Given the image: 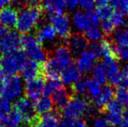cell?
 Wrapping results in <instances>:
<instances>
[{"mask_svg": "<svg viewBox=\"0 0 128 127\" xmlns=\"http://www.w3.org/2000/svg\"><path fill=\"white\" fill-rule=\"evenodd\" d=\"M21 11L16 28L20 34L25 35L36 26L44 10L43 6H40L22 9Z\"/></svg>", "mask_w": 128, "mask_h": 127, "instance_id": "1", "label": "cell"}, {"mask_svg": "<svg viewBox=\"0 0 128 127\" xmlns=\"http://www.w3.org/2000/svg\"><path fill=\"white\" fill-rule=\"evenodd\" d=\"M26 59L25 52L23 49H19L0 56V66L2 68L6 77L14 75L19 74Z\"/></svg>", "mask_w": 128, "mask_h": 127, "instance_id": "2", "label": "cell"}, {"mask_svg": "<svg viewBox=\"0 0 128 127\" xmlns=\"http://www.w3.org/2000/svg\"><path fill=\"white\" fill-rule=\"evenodd\" d=\"M22 49L29 58L42 63L45 62L49 56L48 53L44 50L42 45L36 41V38L30 36L23 35Z\"/></svg>", "mask_w": 128, "mask_h": 127, "instance_id": "3", "label": "cell"}, {"mask_svg": "<svg viewBox=\"0 0 128 127\" xmlns=\"http://www.w3.org/2000/svg\"><path fill=\"white\" fill-rule=\"evenodd\" d=\"M87 105L88 103L85 99L80 98L73 94L72 97L63 109L62 113L66 118L76 120L85 113Z\"/></svg>", "mask_w": 128, "mask_h": 127, "instance_id": "4", "label": "cell"}, {"mask_svg": "<svg viewBox=\"0 0 128 127\" xmlns=\"http://www.w3.org/2000/svg\"><path fill=\"white\" fill-rule=\"evenodd\" d=\"M23 35L15 31H10L4 37L0 40V51L2 54L22 49Z\"/></svg>", "mask_w": 128, "mask_h": 127, "instance_id": "5", "label": "cell"}, {"mask_svg": "<svg viewBox=\"0 0 128 127\" xmlns=\"http://www.w3.org/2000/svg\"><path fill=\"white\" fill-rule=\"evenodd\" d=\"M45 81L46 79L44 76H38L36 78L27 80L24 88V95L26 97L29 98L33 102L41 97L45 88Z\"/></svg>", "mask_w": 128, "mask_h": 127, "instance_id": "6", "label": "cell"}, {"mask_svg": "<svg viewBox=\"0 0 128 127\" xmlns=\"http://www.w3.org/2000/svg\"><path fill=\"white\" fill-rule=\"evenodd\" d=\"M5 88L2 97L8 101L16 98L21 92V78L19 74L8 76L4 79Z\"/></svg>", "mask_w": 128, "mask_h": 127, "instance_id": "7", "label": "cell"}, {"mask_svg": "<svg viewBox=\"0 0 128 127\" xmlns=\"http://www.w3.org/2000/svg\"><path fill=\"white\" fill-rule=\"evenodd\" d=\"M118 61V60L115 58L108 57V58H105V59H104L103 65L106 70V77L109 79L110 85L120 87V71Z\"/></svg>", "mask_w": 128, "mask_h": 127, "instance_id": "8", "label": "cell"}, {"mask_svg": "<svg viewBox=\"0 0 128 127\" xmlns=\"http://www.w3.org/2000/svg\"><path fill=\"white\" fill-rule=\"evenodd\" d=\"M66 44L69 48L70 53L74 55L80 54L89 46V41L86 38L84 34L76 32L70 34L68 38L66 39Z\"/></svg>", "mask_w": 128, "mask_h": 127, "instance_id": "9", "label": "cell"}, {"mask_svg": "<svg viewBox=\"0 0 128 127\" xmlns=\"http://www.w3.org/2000/svg\"><path fill=\"white\" fill-rule=\"evenodd\" d=\"M43 65L44 63L36 62L31 58H27L20 70L23 77L27 81L38 76H44Z\"/></svg>", "mask_w": 128, "mask_h": 127, "instance_id": "10", "label": "cell"}, {"mask_svg": "<svg viewBox=\"0 0 128 127\" xmlns=\"http://www.w3.org/2000/svg\"><path fill=\"white\" fill-rule=\"evenodd\" d=\"M51 24L55 29L56 32L63 39H67L70 36L69 19L66 15H51L50 17Z\"/></svg>", "mask_w": 128, "mask_h": 127, "instance_id": "11", "label": "cell"}, {"mask_svg": "<svg viewBox=\"0 0 128 127\" xmlns=\"http://www.w3.org/2000/svg\"><path fill=\"white\" fill-rule=\"evenodd\" d=\"M61 68L57 60L49 55L43 65V75L48 80H60Z\"/></svg>", "mask_w": 128, "mask_h": 127, "instance_id": "12", "label": "cell"}, {"mask_svg": "<svg viewBox=\"0 0 128 127\" xmlns=\"http://www.w3.org/2000/svg\"><path fill=\"white\" fill-rule=\"evenodd\" d=\"M72 96L73 94L70 93L64 87L54 92L51 94V99L54 109L58 110V111L62 113L63 109L65 108V106L69 102L70 98L72 97Z\"/></svg>", "mask_w": 128, "mask_h": 127, "instance_id": "13", "label": "cell"}, {"mask_svg": "<svg viewBox=\"0 0 128 127\" xmlns=\"http://www.w3.org/2000/svg\"><path fill=\"white\" fill-rule=\"evenodd\" d=\"M96 57L90 51H84L79 54L76 60V66L81 73H87L94 67Z\"/></svg>", "mask_w": 128, "mask_h": 127, "instance_id": "14", "label": "cell"}, {"mask_svg": "<svg viewBox=\"0 0 128 127\" xmlns=\"http://www.w3.org/2000/svg\"><path fill=\"white\" fill-rule=\"evenodd\" d=\"M81 79V72L73 61L61 72V79L65 84H72Z\"/></svg>", "mask_w": 128, "mask_h": 127, "instance_id": "15", "label": "cell"}, {"mask_svg": "<svg viewBox=\"0 0 128 127\" xmlns=\"http://www.w3.org/2000/svg\"><path fill=\"white\" fill-rule=\"evenodd\" d=\"M114 96V92L110 84H107L103 87L100 94L94 98V105L97 109H99L100 112L102 113L106 105L109 103Z\"/></svg>", "mask_w": 128, "mask_h": 127, "instance_id": "16", "label": "cell"}, {"mask_svg": "<svg viewBox=\"0 0 128 127\" xmlns=\"http://www.w3.org/2000/svg\"><path fill=\"white\" fill-rule=\"evenodd\" d=\"M61 121L62 113L57 109L41 114L42 127H58Z\"/></svg>", "mask_w": 128, "mask_h": 127, "instance_id": "17", "label": "cell"}, {"mask_svg": "<svg viewBox=\"0 0 128 127\" xmlns=\"http://www.w3.org/2000/svg\"><path fill=\"white\" fill-rule=\"evenodd\" d=\"M18 20V13L16 9L4 6L0 9V22L8 27H16Z\"/></svg>", "mask_w": 128, "mask_h": 127, "instance_id": "18", "label": "cell"}, {"mask_svg": "<svg viewBox=\"0 0 128 127\" xmlns=\"http://www.w3.org/2000/svg\"><path fill=\"white\" fill-rule=\"evenodd\" d=\"M54 56L57 62L62 68L66 67L72 62V53L66 45H61L56 47L54 49Z\"/></svg>", "mask_w": 128, "mask_h": 127, "instance_id": "19", "label": "cell"}, {"mask_svg": "<svg viewBox=\"0 0 128 127\" xmlns=\"http://www.w3.org/2000/svg\"><path fill=\"white\" fill-rule=\"evenodd\" d=\"M56 36V31L52 24H46L38 29L36 32V40L40 45H43L46 41L53 40Z\"/></svg>", "mask_w": 128, "mask_h": 127, "instance_id": "20", "label": "cell"}, {"mask_svg": "<svg viewBox=\"0 0 128 127\" xmlns=\"http://www.w3.org/2000/svg\"><path fill=\"white\" fill-rule=\"evenodd\" d=\"M35 112L38 114H43V113H49L52 111L54 107V104L52 99L49 97V96H42L39 97L36 101L33 102Z\"/></svg>", "mask_w": 128, "mask_h": 127, "instance_id": "21", "label": "cell"}, {"mask_svg": "<svg viewBox=\"0 0 128 127\" xmlns=\"http://www.w3.org/2000/svg\"><path fill=\"white\" fill-rule=\"evenodd\" d=\"M20 122L21 118L20 114L15 109H12V111L8 117L0 121V124L2 127H18Z\"/></svg>", "mask_w": 128, "mask_h": 127, "instance_id": "22", "label": "cell"}, {"mask_svg": "<svg viewBox=\"0 0 128 127\" xmlns=\"http://www.w3.org/2000/svg\"><path fill=\"white\" fill-rule=\"evenodd\" d=\"M42 6L44 11H47L50 15L63 14V8L58 4L57 0H44Z\"/></svg>", "mask_w": 128, "mask_h": 127, "instance_id": "23", "label": "cell"}, {"mask_svg": "<svg viewBox=\"0 0 128 127\" xmlns=\"http://www.w3.org/2000/svg\"><path fill=\"white\" fill-rule=\"evenodd\" d=\"M73 22L75 24V26L80 31H86L87 29L90 28L86 14H84L82 11H76L73 16Z\"/></svg>", "mask_w": 128, "mask_h": 127, "instance_id": "24", "label": "cell"}, {"mask_svg": "<svg viewBox=\"0 0 128 127\" xmlns=\"http://www.w3.org/2000/svg\"><path fill=\"white\" fill-rule=\"evenodd\" d=\"M93 79H96L97 82L100 83V84H105L107 79L106 70L104 67L103 63L98 62L97 64L93 67L92 71Z\"/></svg>", "mask_w": 128, "mask_h": 127, "instance_id": "25", "label": "cell"}, {"mask_svg": "<svg viewBox=\"0 0 128 127\" xmlns=\"http://www.w3.org/2000/svg\"><path fill=\"white\" fill-rule=\"evenodd\" d=\"M87 83V92H88L90 96L92 98H96L100 94L102 88H100V83H98L93 78L88 79L86 80Z\"/></svg>", "mask_w": 128, "mask_h": 127, "instance_id": "26", "label": "cell"}, {"mask_svg": "<svg viewBox=\"0 0 128 127\" xmlns=\"http://www.w3.org/2000/svg\"><path fill=\"white\" fill-rule=\"evenodd\" d=\"M123 111H124V106L122 105V103L118 101L117 99L116 100L112 99L106 105L102 113H104L106 112H108V113H118V114H122Z\"/></svg>", "mask_w": 128, "mask_h": 127, "instance_id": "27", "label": "cell"}, {"mask_svg": "<svg viewBox=\"0 0 128 127\" xmlns=\"http://www.w3.org/2000/svg\"><path fill=\"white\" fill-rule=\"evenodd\" d=\"M100 47H102V54L105 56V58L112 57V58H117V57L115 55V52H114V45L112 41H110L107 39H104L100 41Z\"/></svg>", "mask_w": 128, "mask_h": 127, "instance_id": "28", "label": "cell"}, {"mask_svg": "<svg viewBox=\"0 0 128 127\" xmlns=\"http://www.w3.org/2000/svg\"><path fill=\"white\" fill-rule=\"evenodd\" d=\"M72 91L74 95H84L87 92L86 79H80L72 84Z\"/></svg>", "mask_w": 128, "mask_h": 127, "instance_id": "29", "label": "cell"}, {"mask_svg": "<svg viewBox=\"0 0 128 127\" xmlns=\"http://www.w3.org/2000/svg\"><path fill=\"white\" fill-rule=\"evenodd\" d=\"M63 86L60 80H49V82L46 83L43 93L45 96H50L56 90L61 88Z\"/></svg>", "mask_w": 128, "mask_h": 127, "instance_id": "30", "label": "cell"}, {"mask_svg": "<svg viewBox=\"0 0 128 127\" xmlns=\"http://www.w3.org/2000/svg\"><path fill=\"white\" fill-rule=\"evenodd\" d=\"M114 96H116L117 100L122 103V105L128 108V91L126 88L123 87H118L114 93Z\"/></svg>", "mask_w": 128, "mask_h": 127, "instance_id": "31", "label": "cell"}, {"mask_svg": "<svg viewBox=\"0 0 128 127\" xmlns=\"http://www.w3.org/2000/svg\"><path fill=\"white\" fill-rule=\"evenodd\" d=\"M114 11V9L111 6L106 5L102 6H97L96 9V14L98 15L100 19L102 20H107L108 19L110 18L111 15Z\"/></svg>", "mask_w": 128, "mask_h": 127, "instance_id": "32", "label": "cell"}, {"mask_svg": "<svg viewBox=\"0 0 128 127\" xmlns=\"http://www.w3.org/2000/svg\"><path fill=\"white\" fill-rule=\"evenodd\" d=\"M84 36L88 40V41H96L102 39V33L96 27H91L86 30Z\"/></svg>", "mask_w": 128, "mask_h": 127, "instance_id": "33", "label": "cell"}, {"mask_svg": "<svg viewBox=\"0 0 128 127\" xmlns=\"http://www.w3.org/2000/svg\"><path fill=\"white\" fill-rule=\"evenodd\" d=\"M12 105L9 101L3 97H0V121L8 117L12 111Z\"/></svg>", "mask_w": 128, "mask_h": 127, "instance_id": "34", "label": "cell"}, {"mask_svg": "<svg viewBox=\"0 0 128 127\" xmlns=\"http://www.w3.org/2000/svg\"><path fill=\"white\" fill-rule=\"evenodd\" d=\"M110 20L113 23V24L115 27H119V26H127L128 22H126V20L124 19L123 14L122 12H120L118 11H114L112 15H111Z\"/></svg>", "mask_w": 128, "mask_h": 127, "instance_id": "35", "label": "cell"}, {"mask_svg": "<svg viewBox=\"0 0 128 127\" xmlns=\"http://www.w3.org/2000/svg\"><path fill=\"white\" fill-rule=\"evenodd\" d=\"M106 114V121L108 125L111 126H118L122 123V114L113 113H104Z\"/></svg>", "mask_w": 128, "mask_h": 127, "instance_id": "36", "label": "cell"}, {"mask_svg": "<svg viewBox=\"0 0 128 127\" xmlns=\"http://www.w3.org/2000/svg\"><path fill=\"white\" fill-rule=\"evenodd\" d=\"M16 6L19 8L25 9L28 7H33V6H42V0H16Z\"/></svg>", "mask_w": 128, "mask_h": 127, "instance_id": "37", "label": "cell"}, {"mask_svg": "<svg viewBox=\"0 0 128 127\" xmlns=\"http://www.w3.org/2000/svg\"><path fill=\"white\" fill-rule=\"evenodd\" d=\"M114 45V52L118 60H123L128 61V44L123 46H117Z\"/></svg>", "mask_w": 128, "mask_h": 127, "instance_id": "38", "label": "cell"}, {"mask_svg": "<svg viewBox=\"0 0 128 127\" xmlns=\"http://www.w3.org/2000/svg\"><path fill=\"white\" fill-rule=\"evenodd\" d=\"M112 42L117 46H123L128 44V40L126 38L125 33L118 30V31H116L114 32V39Z\"/></svg>", "mask_w": 128, "mask_h": 127, "instance_id": "39", "label": "cell"}, {"mask_svg": "<svg viewBox=\"0 0 128 127\" xmlns=\"http://www.w3.org/2000/svg\"><path fill=\"white\" fill-rule=\"evenodd\" d=\"M86 16L88 19V21L89 23L90 28L91 27H97L100 24V19L97 15L96 12L93 11L92 10L88 11L86 13Z\"/></svg>", "mask_w": 128, "mask_h": 127, "instance_id": "40", "label": "cell"}, {"mask_svg": "<svg viewBox=\"0 0 128 127\" xmlns=\"http://www.w3.org/2000/svg\"><path fill=\"white\" fill-rule=\"evenodd\" d=\"M115 28V26L113 24V23L110 20H103V23L102 24V29L103 33L106 36H110L113 34V32Z\"/></svg>", "mask_w": 128, "mask_h": 127, "instance_id": "41", "label": "cell"}, {"mask_svg": "<svg viewBox=\"0 0 128 127\" xmlns=\"http://www.w3.org/2000/svg\"><path fill=\"white\" fill-rule=\"evenodd\" d=\"M89 49H90V52L92 53L93 54L95 55L96 58L97 60H99L103 56L102 47H100V43L96 42V41H93L92 43H91V44H90Z\"/></svg>", "mask_w": 128, "mask_h": 127, "instance_id": "42", "label": "cell"}, {"mask_svg": "<svg viewBox=\"0 0 128 127\" xmlns=\"http://www.w3.org/2000/svg\"><path fill=\"white\" fill-rule=\"evenodd\" d=\"M79 3L81 8L85 11H91L95 6V0H79Z\"/></svg>", "mask_w": 128, "mask_h": 127, "instance_id": "43", "label": "cell"}, {"mask_svg": "<svg viewBox=\"0 0 128 127\" xmlns=\"http://www.w3.org/2000/svg\"><path fill=\"white\" fill-rule=\"evenodd\" d=\"M58 127H76L75 120L70 119V118H64L62 119L60 122V124Z\"/></svg>", "mask_w": 128, "mask_h": 127, "instance_id": "44", "label": "cell"}, {"mask_svg": "<svg viewBox=\"0 0 128 127\" xmlns=\"http://www.w3.org/2000/svg\"><path fill=\"white\" fill-rule=\"evenodd\" d=\"M10 28L8 26L4 25L3 24H0V39H2V37L8 34V33L10 32Z\"/></svg>", "mask_w": 128, "mask_h": 127, "instance_id": "45", "label": "cell"}, {"mask_svg": "<svg viewBox=\"0 0 128 127\" xmlns=\"http://www.w3.org/2000/svg\"><path fill=\"white\" fill-rule=\"evenodd\" d=\"M65 2H66V5L67 6V7L72 10V9L76 8L77 6L79 0H65Z\"/></svg>", "mask_w": 128, "mask_h": 127, "instance_id": "46", "label": "cell"}, {"mask_svg": "<svg viewBox=\"0 0 128 127\" xmlns=\"http://www.w3.org/2000/svg\"><path fill=\"white\" fill-rule=\"evenodd\" d=\"M92 127H108L107 122L104 121L103 119H96L95 122H94V125Z\"/></svg>", "mask_w": 128, "mask_h": 127, "instance_id": "47", "label": "cell"}, {"mask_svg": "<svg viewBox=\"0 0 128 127\" xmlns=\"http://www.w3.org/2000/svg\"><path fill=\"white\" fill-rule=\"evenodd\" d=\"M121 2L122 0H110V6H112L113 9H115L116 11H119L121 6Z\"/></svg>", "mask_w": 128, "mask_h": 127, "instance_id": "48", "label": "cell"}, {"mask_svg": "<svg viewBox=\"0 0 128 127\" xmlns=\"http://www.w3.org/2000/svg\"><path fill=\"white\" fill-rule=\"evenodd\" d=\"M110 2V0H95V3L97 6H102L108 5V3Z\"/></svg>", "mask_w": 128, "mask_h": 127, "instance_id": "49", "label": "cell"}, {"mask_svg": "<svg viewBox=\"0 0 128 127\" xmlns=\"http://www.w3.org/2000/svg\"><path fill=\"white\" fill-rule=\"evenodd\" d=\"M4 88H5V82L4 79H0V97H2L3 95V92H4Z\"/></svg>", "mask_w": 128, "mask_h": 127, "instance_id": "50", "label": "cell"}, {"mask_svg": "<svg viewBox=\"0 0 128 127\" xmlns=\"http://www.w3.org/2000/svg\"><path fill=\"white\" fill-rule=\"evenodd\" d=\"M11 1L12 0H0V8H2L6 5H8Z\"/></svg>", "mask_w": 128, "mask_h": 127, "instance_id": "51", "label": "cell"}, {"mask_svg": "<svg viewBox=\"0 0 128 127\" xmlns=\"http://www.w3.org/2000/svg\"><path fill=\"white\" fill-rule=\"evenodd\" d=\"M6 78V75H5V73L4 71H3V70L2 68L0 66V79H4Z\"/></svg>", "mask_w": 128, "mask_h": 127, "instance_id": "52", "label": "cell"}, {"mask_svg": "<svg viewBox=\"0 0 128 127\" xmlns=\"http://www.w3.org/2000/svg\"><path fill=\"white\" fill-rule=\"evenodd\" d=\"M124 33H125V35H126V38H127V40H128V28H126V29L125 30V32H124Z\"/></svg>", "mask_w": 128, "mask_h": 127, "instance_id": "53", "label": "cell"}, {"mask_svg": "<svg viewBox=\"0 0 128 127\" xmlns=\"http://www.w3.org/2000/svg\"><path fill=\"white\" fill-rule=\"evenodd\" d=\"M38 127H42V126H41V125H40V126H39Z\"/></svg>", "mask_w": 128, "mask_h": 127, "instance_id": "54", "label": "cell"}, {"mask_svg": "<svg viewBox=\"0 0 128 127\" xmlns=\"http://www.w3.org/2000/svg\"><path fill=\"white\" fill-rule=\"evenodd\" d=\"M112 127H117V126H112Z\"/></svg>", "mask_w": 128, "mask_h": 127, "instance_id": "55", "label": "cell"}, {"mask_svg": "<svg viewBox=\"0 0 128 127\" xmlns=\"http://www.w3.org/2000/svg\"><path fill=\"white\" fill-rule=\"evenodd\" d=\"M127 88H128V87H127ZM127 91H128V89H127Z\"/></svg>", "mask_w": 128, "mask_h": 127, "instance_id": "56", "label": "cell"}, {"mask_svg": "<svg viewBox=\"0 0 128 127\" xmlns=\"http://www.w3.org/2000/svg\"><path fill=\"white\" fill-rule=\"evenodd\" d=\"M23 127H25V126H23Z\"/></svg>", "mask_w": 128, "mask_h": 127, "instance_id": "57", "label": "cell"}]
</instances>
